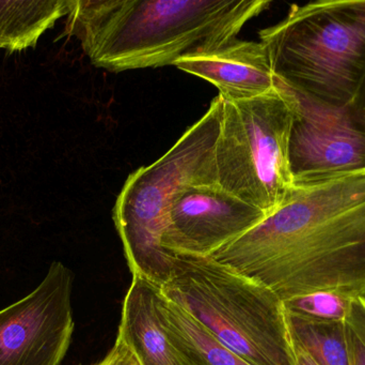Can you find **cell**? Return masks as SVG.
Returning <instances> with one entry per match:
<instances>
[{
	"label": "cell",
	"instance_id": "1",
	"mask_svg": "<svg viewBox=\"0 0 365 365\" xmlns=\"http://www.w3.org/2000/svg\"><path fill=\"white\" fill-rule=\"evenodd\" d=\"M212 259L282 301L322 291L365 297V171L295 186L280 208Z\"/></svg>",
	"mask_w": 365,
	"mask_h": 365
},
{
	"label": "cell",
	"instance_id": "2",
	"mask_svg": "<svg viewBox=\"0 0 365 365\" xmlns=\"http://www.w3.org/2000/svg\"><path fill=\"white\" fill-rule=\"evenodd\" d=\"M265 0H70L68 31L109 72L175 66L237 39Z\"/></svg>",
	"mask_w": 365,
	"mask_h": 365
},
{
	"label": "cell",
	"instance_id": "3",
	"mask_svg": "<svg viewBox=\"0 0 365 365\" xmlns=\"http://www.w3.org/2000/svg\"><path fill=\"white\" fill-rule=\"evenodd\" d=\"M225 347L250 365H297L282 300L212 257L175 256L158 287Z\"/></svg>",
	"mask_w": 365,
	"mask_h": 365
},
{
	"label": "cell",
	"instance_id": "4",
	"mask_svg": "<svg viewBox=\"0 0 365 365\" xmlns=\"http://www.w3.org/2000/svg\"><path fill=\"white\" fill-rule=\"evenodd\" d=\"M222 111L223 99L216 96L169 151L126 179L113 208V222L135 278L160 287L170 276L175 255L163 246L169 210L188 186L218 184L215 149Z\"/></svg>",
	"mask_w": 365,
	"mask_h": 365
},
{
	"label": "cell",
	"instance_id": "5",
	"mask_svg": "<svg viewBox=\"0 0 365 365\" xmlns=\"http://www.w3.org/2000/svg\"><path fill=\"white\" fill-rule=\"evenodd\" d=\"M259 39L285 87L331 106L353 103L365 75V0L293 6Z\"/></svg>",
	"mask_w": 365,
	"mask_h": 365
},
{
	"label": "cell",
	"instance_id": "6",
	"mask_svg": "<svg viewBox=\"0 0 365 365\" xmlns=\"http://www.w3.org/2000/svg\"><path fill=\"white\" fill-rule=\"evenodd\" d=\"M277 81V87L264 96L223 100L215 149L218 186L267 216L295 189L289 154L294 99Z\"/></svg>",
	"mask_w": 365,
	"mask_h": 365
},
{
	"label": "cell",
	"instance_id": "7",
	"mask_svg": "<svg viewBox=\"0 0 365 365\" xmlns=\"http://www.w3.org/2000/svg\"><path fill=\"white\" fill-rule=\"evenodd\" d=\"M73 274L55 261L34 291L0 311V365H61L74 332Z\"/></svg>",
	"mask_w": 365,
	"mask_h": 365
},
{
	"label": "cell",
	"instance_id": "8",
	"mask_svg": "<svg viewBox=\"0 0 365 365\" xmlns=\"http://www.w3.org/2000/svg\"><path fill=\"white\" fill-rule=\"evenodd\" d=\"M289 90L294 99L289 154L294 184L365 171V128L349 107L324 104Z\"/></svg>",
	"mask_w": 365,
	"mask_h": 365
},
{
	"label": "cell",
	"instance_id": "9",
	"mask_svg": "<svg viewBox=\"0 0 365 365\" xmlns=\"http://www.w3.org/2000/svg\"><path fill=\"white\" fill-rule=\"evenodd\" d=\"M266 216L218 184L188 186L171 204L163 246L175 256L212 257Z\"/></svg>",
	"mask_w": 365,
	"mask_h": 365
},
{
	"label": "cell",
	"instance_id": "10",
	"mask_svg": "<svg viewBox=\"0 0 365 365\" xmlns=\"http://www.w3.org/2000/svg\"><path fill=\"white\" fill-rule=\"evenodd\" d=\"M175 66L210 81L225 101L257 98L272 91L278 83L261 41L236 39L210 53L182 58Z\"/></svg>",
	"mask_w": 365,
	"mask_h": 365
},
{
	"label": "cell",
	"instance_id": "11",
	"mask_svg": "<svg viewBox=\"0 0 365 365\" xmlns=\"http://www.w3.org/2000/svg\"><path fill=\"white\" fill-rule=\"evenodd\" d=\"M158 287L133 276L122 302L117 336L128 345L140 365H185L156 313Z\"/></svg>",
	"mask_w": 365,
	"mask_h": 365
},
{
	"label": "cell",
	"instance_id": "12",
	"mask_svg": "<svg viewBox=\"0 0 365 365\" xmlns=\"http://www.w3.org/2000/svg\"><path fill=\"white\" fill-rule=\"evenodd\" d=\"M160 325L185 365H250L219 342L175 302L156 293Z\"/></svg>",
	"mask_w": 365,
	"mask_h": 365
},
{
	"label": "cell",
	"instance_id": "13",
	"mask_svg": "<svg viewBox=\"0 0 365 365\" xmlns=\"http://www.w3.org/2000/svg\"><path fill=\"white\" fill-rule=\"evenodd\" d=\"M68 12L70 0H0V49L21 51L36 46Z\"/></svg>",
	"mask_w": 365,
	"mask_h": 365
},
{
	"label": "cell",
	"instance_id": "14",
	"mask_svg": "<svg viewBox=\"0 0 365 365\" xmlns=\"http://www.w3.org/2000/svg\"><path fill=\"white\" fill-rule=\"evenodd\" d=\"M287 319L294 344L317 364L349 365L344 321H317L289 313Z\"/></svg>",
	"mask_w": 365,
	"mask_h": 365
},
{
	"label": "cell",
	"instance_id": "15",
	"mask_svg": "<svg viewBox=\"0 0 365 365\" xmlns=\"http://www.w3.org/2000/svg\"><path fill=\"white\" fill-rule=\"evenodd\" d=\"M354 297L338 291H315L283 301L289 314L317 321H344Z\"/></svg>",
	"mask_w": 365,
	"mask_h": 365
},
{
	"label": "cell",
	"instance_id": "16",
	"mask_svg": "<svg viewBox=\"0 0 365 365\" xmlns=\"http://www.w3.org/2000/svg\"><path fill=\"white\" fill-rule=\"evenodd\" d=\"M344 325L349 365H365V297L351 299Z\"/></svg>",
	"mask_w": 365,
	"mask_h": 365
},
{
	"label": "cell",
	"instance_id": "17",
	"mask_svg": "<svg viewBox=\"0 0 365 365\" xmlns=\"http://www.w3.org/2000/svg\"><path fill=\"white\" fill-rule=\"evenodd\" d=\"M92 365H140L132 349L119 336L110 351L100 361Z\"/></svg>",
	"mask_w": 365,
	"mask_h": 365
},
{
	"label": "cell",
	"instance_id": "18",
	"mask_svg": "<svg viewBox=\"0 0 365 365\" xmlns=\"http://www.w3.org/2000/svg\"><path fill=\"white\" fill-rule=\"evenodd\" d=\"M349 109L354 119L365 128V75L359 90L356 94L353 103L349 105Z\"/></svg>",
	"mask_w": 365,
	"mask_h": 365
},
{
	"label": "cell",
	"instance_id": "19",
	"mask_svg": "<svg viewBox=\"0 0 365 365\" xmlns=\"http://www.w3.org/2000/svg\"><path fill=\"white\" fill-rule=\"evenodd\" d=\"M295 346L296 364L297 365H319L314 360L309 357L308 354L304 353L300 347L294 344Z\"/></svg>",
	"mask_w": 365,
	"mask_h": 365
}]
</instances>
